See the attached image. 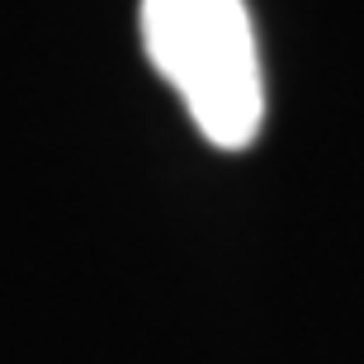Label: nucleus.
Here are the masks:
<instances>
[{"mask_svg": "<svg viewBox=\"0 0 364 364\" xmlns=\"http://www.w3.org/2000/svg\"><path fill=\"white\" fill-rule=\"evenodd\" d=\"M142 48L213 147L256 142L265 81L246 0H142Z\"/></svg>", "mask_w": 364, "mask_h": 364, "instance_id": "nucleus-1", "label": "nucleus"}]
</instances>
